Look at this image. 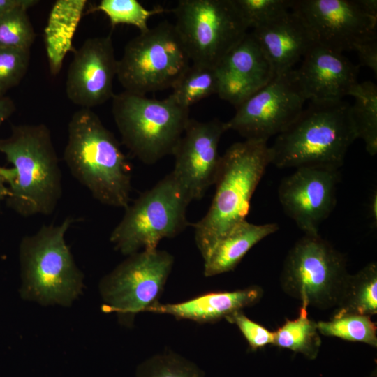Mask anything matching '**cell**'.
Returning a JSON list of instances; mask_svg holds the SVG:
<instances>
[{"label":"cell","instance_id":"1","mask_svg":"<svg viewBox=\"0 0 377 377\" xmlns=\"http://www.w3.org/2000/svg\"><path fill=\"white\" fill-rule=\"evenodd\" d=\"M0 152L13 168L0 166L8 188L7 206L24 217L48 216L62 195L61 171L50 131L43 124L12 126Z\"/></svg>","mask_w":377,"mask_h":377},{"label":"cell","instance_id":"2","mask_svg":"<svg viewBox=\"0 0 377 377\" xmlns=\"http://www.w3.org/2000/svg\"><path fill=\"white\" fill-rule=\"evenodd\" d=\"M63 157L73 177L97 201L124 209L130 204L131 165L115 136L91 109L81 108L72 115Z\"/></svg>","mask_w":377,"mask_h":377},{"label":"cell","instance_id":"3","mask_svg":"<svg viewBox=\"0 0 377 377\" xmlns=\"http://www.w3.org/2000/svg\"><path fill=\"white\" fill-rule=\"evenodd\" d=\"M350 106L343 100L310 101L269 147L271 164L279 168L339 170L348 148L357 139Z\"/></svg>","mask_w":377,"mask_h":377},{"label":"cell","instance_id":"4","mask_svg":"<svg viewBox=\"0 0 377 377\" xmlns=\"http://www.w3.org/2000/svg\"><path fill=\"white\" fill-rule=\"evenodd\" d=\"M269 164L271 153L265 141L235 142L221 156L210 207L192 225L203 259L220 238L246 220L252 196Z\"/></svg>","mask_w":377,"mask_h":377},{"label":"cell","instance_id":"5","mask_svg":"<svg viewBox=\"0 0 377 377\" xmlns=\"http://www.w3.org/2000/svg\"><path fill=\"white\" fill-rule=\"evenodd\" d=\"M73 219L43 225L20 244L21 297L43 306H69L81 294L84 274L77 267L65 235Z\"/></svg>","mask_w":377,"mask_h":377},{"label":"cell","instance_id":"6","mask_svg":"<svg viewBox=\"0 0 377 377\" xmlns=\"http://www.w3.org/2000/svg\"><path fill=\"white\" fill-rule=\"evenodd\" d=\"M112 99V112L122 143L134 157L152 165L172 155L190 119L189 109L169 96L157 100L126 91Z\"/></svg>","mask_w":377,"mask_h":377},{"label":"cell","instance_id":"7","mask_svg":"<svg viewBox=\"0 0 377 377\" xmlns=\"http://www.w3.org/2000/svg\"><path fill=\"white\" fill-rule=\"evenodd\" d=\"M190 202L170 173L124 209L110 241L127 256L157 249L161 240L177 236L190 225L186 218Z\"/></svg>","mask_w":377,"mask_h":377},{"label":"cell","instance_id":"8","mask_svg":"<svg viewBox=\"0 0 377 377\" xmlns=\"http://www.w3.org/2000/svg\"><path fill=\"white\" fill-rule=\"evenodd\" d=\"M191 64L175 24L163 21L127 43L117 77L124 91L146 95L172 89Z\"/></svg>","mask_w":377,"mask_h":377},{"label":"cell","instance_id":"9","mask_svg":"<svg viewBox=\"0 0 377 377\" xmlns=\"http://www.w3.org/2000/svg\"><path fill=\"white\" fill-rule=\"evenodd\" d=\"M345 256L318 235H304L288 251L280 275L289 296L319 309L337 306L349 276Z\"/></svg>","mask_w":377,"mask_h":377},{"label":"cell","instance_id":"10","mask_svg":"<svg viewBox=\"0 0 377 377\" xmlns=\"http://www.w3.org/2000/svg\"><path fill=\"white\" fill-rule=\"evenodd\" d=\"M172 12L195 64L216 68L249 29L235 0H180Z\"/></svg>","mask_w":377,"mask_h":377},{"label":"cell","instance_id":"11","mask_svg":"<svg viewBox=\"0 0 377 377\" xmlns=\"http://www.w3.org/2000/svg\"><path fill=\"white\" fill-rule=\"evenodd\" d=\"M173 264L172 255L158 249L128 256L99 282L103 311L131 325L137 313L158 302Z\"/></svg>","mask_w":377,"mask_h":377},{"label":"cell","instance_id":"12","mask_svg":"<svg viewBox=\"0 0 377 377\" xmlns=\"http://www.w3.org/2000/svg\"><path fill=\"white\" fill-rule=\"evenodd\" d=\"M305 99L295 71L276 75L263 88L236 107L225 122L246 140L265 141L284 131L304 109Z\"/></svg>","mask_w":377,"mask_h":377},{"label":"cell","instance_id":"13","mask_svg":"<svg viewBox=\"0 0 377 377\" xmlns=\"http://www.w3.org/2000/svg\"><path fill=\"white\" fill-rule=\"evenodd\" d=\"M290 10L304 21L316 45L336 52L355 50L376 38L377 19L356 0H294Z\"/></svg>","mask_w":377,"mask_h":377},{"label":"cell","instance_id":"14","mask_svg":"<svg viewBox=\"0 0 377 377\" xmlns=\"http://www.w3.org/2000/svg\"><path fill=\"white\" fill-rule=\"evenodd\" d=\"M225 122L218 119H190L175 147V167L170 172L190 202L200 200L217 179L221 162L219 144Z\"/></svg>","mask_w":377,"mask_h":377},{"label":"cell","instance_id":"15","mask_svg":"<svg viewBox=\"0 0 377 377\" xmlns=\"http://www.w3.org/2000/svg\"><path fill=\"white\" fill-rule=\"evenodd\" d=\"M339 170L299 168L284 177L278 195L284 212L304 235H318L337 203Z\"/></svg>","mask_w":377,"mask_h":377},{"label":"cell","instance_id":"16","mask_svg":"<svg viewBox=\"0 0 377 377\" xmlns=\"http://www.w3.org/2000/svg\"><path fill=\"white\" fill-rule=\"evenodd\" d=\"M117 64L111 34L87 39L74 52L68 66V98L73 104L89 109L112 98Z\"/></svg>","mask_w":377,"mask_h":377},{"label":"cell","instance_id":"17","mask_svg":"<svg viewBox=\"0 0 377 377\" xmlns=\"http://www.w3.org/2000/svg\"><path fill=\"white\" fill-rule=\"evenodd\" d=\"M215 68L219 83L217 94L235 108L276 75L251 33H247Z\"/></svg>","mask_w":377,"mask_h":377},{"label":"cell","instance_id":"18","mask_svg":"<svg viewBox=\"0 0 377 377\" xmlns=\"http://www.w3.org/2000/svg\"><path fill=\"white\" fill-rule=\"evenodd\" d=\"M359 68L342 53L315 45L295 71L306 101L327 102L341 101L348 95L357 82Z\"/></svg>","mask_w":377,"mask_h":377},{"label":"cell","instance_id":"19","mask_svg":"<svg viewBox=\"0 0 377 377\" xmlns=\"http://www.w3.org/2000/svg\"><path fill=\"white\" fill-rule=\"evenodd\" d=\"M275 75L288 72L316 45L302 18L293 11L251 32Z\"/></svg>","mask_w":377,"mask_h":377},{"label":"cell","instance_id":"20","mask_svg":"<svg viewBox=\"0 0 377 377\" xmlns=\"http://www.w3.org/2000/svg\"><path fill=\"white\" fill-rule=\"evenodd\" d=\"M263 295V288L253 285L232 291L209 292L178 303L158 302L145 312L167 314L198 323H213L257 304Z\"/></svg>","mask_w":377,"mask_h":377},{"label":"cell","instance_id":"21","mask_svg":"<svg viewBox=\"0 0 377 377\" xmlns=\"http://www.w3.org/2000/svg\"><path fill=\"white\" fill-rule=\"evenodd\" d=\"M279 228L275 223L254 224L245 220L237 224L216 242L203 259L205 276L233 270L256 244Z\"/></svg>","mask_w":377,"mask_h":377},{"label":"cell","instance_id":"22","mask_svg":"<svg viewBox=\"0 0 377 377\" xmlns=\"http://www.w3.org/2000/svg\"><path fill=\"white\" fill-rule=\"evenodd\" d=\"M334 316L377 313V264L372 262L349 274L337 305Z\"/></svg>","mask_w":377,"mask_h":377},{"label":"cell","instance_id":"23","mask_svg":"<svg viewBox=\"0 0 377 377\" xmlns=\"http://www.w3.org/2000/svg\"><path fill=\"white\" fill-rule=\"evenodd\" d=\"M274 345L300 353L309 360L317 357L321 339L316 323L308 316L307 306L302 305L298 316L286 322L274 332Z\"/></svg>","mask_w":377,"mask_h":377},{"label":"cell","instance_id":"24","mask_svg":"<svg viewBox=\"0 0 377 377\" xmlns=\"http://www.w3.org/2000/svg\"><path fill=\"white\" fill-rule=\"evenodd\" d=\"M354 97L351 115L357 138H361L368 154L377 153V87L371 81L357 82L349 91Z\"/></svg>","mask_w":377,"mask_h":377},{"label":"cell","instance_id":"25","mask_svg":"<svg viewBox=\"0 0 377 377\" xmlns=\"http://www.w3.org/2000/svg\"><path fill=\"white\" fill-rule=\"evenodd\" d=\"M168 96L182 108H189L198 101L218 93L219 83L215 68L191 64Z\"/></svg>","mask_w":377,"mask_h":377},{"label":"cell","instance_id":"26","mask_svg":"<svg viewBox=\"0 0 377 377\" xmlns=\"http://www.w3.org/2000/svg\"><path fill=\"white\" fill-rule=\"evenodd\" d=\"M316 325L319 333L324 336L377 347V327L369 316L334 315L330 320L318 321Z\"/></svg>","mask_w":377,"mask_h":377},{"label":"cell","instance_id":"27","mask_svg":"<svg viewBox=\"0 0 377 377\" xmlns=\"http://www.w3.org/2000/svg\"><path fill=\"white\" fill-rule=\"evenodd\" d=\"M93 11L105 13L113 27L119 24H128L145 32L149 29L147 22L151 16L172 12V9L156 7L149 10L137 0H101L98 6L90 10V12Z\"/></svg>","mask_w":377,"mask_h":377},{"label":"cell","instance_id":"28","mask_svg":"<svg viewBox=\"0 0 377 377\" xmlns=\"http://www.w3.org/2000/svg\"><path fill=\"white\" fill-rule=\"evenodd\" d=\"M137 377H205L193 362L171 351L156 354L137 368Z\"/></svg>","mask_w":377,"mask_h":377},{"label":"cell","instance_id":"29","mask_svg":"<svg viewBox=\"0 0 377 377\" xmlns=\"http://www.w3.org/2000/svg\"><path fill=\"white\" fill-rule=\"evenodd\" d=\"M35 38L27 9L15 8L0 16V47L31 49Z\"/></svg>","mask_w":377,"mask_h":377},{"label":"cell","instance_id":"30","mask_svg":"<svg viewBox=\"0 0 377 377\" xmlns=\"http://www.w3.org/2000/svg\"><path fill=\"white\" fill-rule=\"evenodd\" d=\"M294 0H235L249 28H256L285 15Z\"/></svg>","mask_w":377,"mask_h":377},{"label":"cell","instance_id":"31","mask_svg":"<svg viewBox=\"0 0 377 377\" xmlns=\"http://www.w3.org/2000/svg\"><path fill=\"white\" fill-rule=\"evenodd\" d=\"M30 49L0 47V95L24 78L30 61Z\"/></svg>","mask_w":377,"mask_h":377},{"label":"cell","instance_id":"32","mask_svg":"<svg viewBox=\"0 0 377 377\" xmlns=\"http://www.w3.org/2000/svg\"><path fill=\"white\" fill-rule=\"evenodd\" d=\"M225 319L237 327L252 351L274 344V332L251 320L242 311H236Z\"/></svg>","mask_w":377,"mask_h":377},{"label":"cell","instance_id":"33","mask_svg":"<svg viewBox=\"0 0 377 377\" xmlns=\"http://www.w3.org/2000/svg\"><path fill=\"white\" fill-rule=\"evenodd\" d=\"M357 52L360 64L369 68L377 75V38L367 40L359 45L355 50Z\"/></svg>","mask_w":377,"mask_h":377},{"label":"cell","instance_id":"34","mask_svg":"<svg viewBox=\"0 0 377 377\" xmlns=\"http://www.w3.org/2000/svg\"><path fill=\"white\" fill-rule=\"evenodd\" d=\"M38 2L36 0H0V16L18 8L28 10Z\"/></svg>","mask_w":377,"mask_h":377},{"label":"cell","instance_id":"35","mask_svg":"<svg viewBox=\"0 0 377 377\" xmlns=\"http://www.w3.org/2000/svg\"><path fill=\"white\" fill-rule=\"evenodd\" d=\"M13 101L6 95H0V125L15 111Z\"/></svg>","mask_w":377,"mask_h":377},{"label":"cell","instance_id":"36","mask_svg":"<svg viewBox=\"0 0 377 377\" xmlns=\"http://www.w3.org/2000/svg\"><path fill=\"white\" fill-rule=\"evenodd\" d=\"M360 8L369 16L377 19L376 0H356Z\"/></svg>","mask_w":377,"mask_h":377},{"label":"cell","instance_id":"37","mask_svg":"<svg viewBox=\"0 0 377 377\" xmlns=\"http://www.w3.org/2000/svg\"><path fill=\"white\" fill-rule=\"evenodd\" d=\"M369 215L373 222L377 221V194L375 193L372 195L369 202Z\"/></svg>","mask_w":377,"mask_h":377},{"label":"cell","instance_id":"38","mask_svg":"<svg viewBox=\"0 0 377 377\" xmlns=\"http://www.w3.org/2000/svg\"><path fill=\"white\" fill-rule=\"evenodd\" d=\"M8 196V188L6 185V183L3 177V176L0 174V205L3 200H6L7 197Z\"/></svg>","mask_w":377,"mask_h":377}]
</instances>
